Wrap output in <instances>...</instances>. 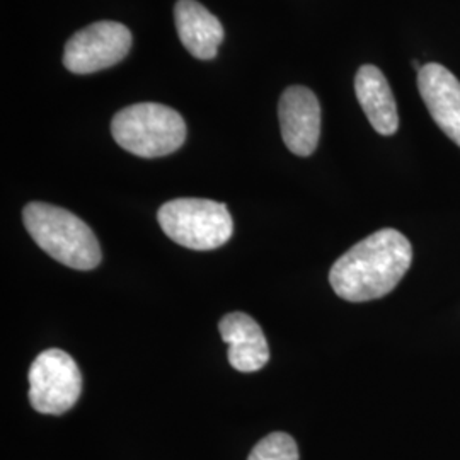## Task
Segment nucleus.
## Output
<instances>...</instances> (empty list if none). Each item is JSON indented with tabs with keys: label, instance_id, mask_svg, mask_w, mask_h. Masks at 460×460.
Listing matches in <instances>:
<instances>
[{
	"label": "nucleus",
	"instance_id": "3",
	"mask_svg": "<svg viewBox=\"0 0 460 460\" xmlns=\"http://www.w3.org/2000/svg\"><path fill=\"white\" fill-rule=\"evenodd\" d=\"M116 144L138 157H164L186 140L182 116L164 104L138 102L116 113L111 123Z\"/></svg>",
	"mask_w": 460,
	"mask_h": 460
},
{
	"label": "nucleus",
	"instance_id": "8",
	"mask_svg": "<svg viewBox=\"0 0 460 460\" xmlns=\"http://www.w3.org/2000/svg\"><path fill=\"white\" fill-rule=\"evenodd\" d=\"M418 89L435 123L460 147L459 79L440 64H427L418 72Z\"/></svg>",
	"mask_w": 460,
	"mask_h": 460
},
{
	"label": "nucleus",
	"instance_id": "11",
	"mask_svg": "<svg viewBox=\"0 0 460 460\" xmlns=\"http://www.w3.org/2000/svg\"><path fill=\"white\" fill-rule=\"evenodd\" d=\"M355 93L370 125L380 135H394L399 128V115L394 94L382 70L363 66L355 77Z\"/></svg>",
	"mask_w": 460,
	"mask_h": 460
},
{
	"label": "nucleus",
	"instance_id": "12",
	"mask_svg": "<svg viewBox=\"0 0 460 460\" xmlns=\"http://www.w3.org/2000/svg\"><path fill=\"white\" fill-rule=\"evenodd\" d=\"M247 460H298V448L290 435L279 431L264 437Z\"/></svg>",
	"mask_w": 460,
	"mask_h": 460
},
{
	"label": "nucleus",
	"instance_id": "1",
	"mask_svg": "<svg viewBox=\"0 0 460 460\" xmlns=\"http://www.w3.org/2000/svg\"><path fill=\"white\" fill-rule=\"evenodd\" d=\"M411 261V243L401 232L378 230L332 264L329 283L348 302L376 300L394 290Z\"/></svg>",
	"mask_w": 460,
	"mask_h": 460
},
{
	"label": "nucleus",
	"instance_id": "2",
	"mask_svg": "<svg viewBox=\"0 0 460 460\" xmlns=\"http://www.w3.org/2000/svg\"><path fill=\"white\" fill-rule=\"evenodd\" d=\"M24 227L34 243L58 263L74 270H94L101 247L91 227L66 208L34 201L22 210Z\"/></svg>",
	"mask_w": 460,
	"mask_h": 460
},
{
	"label": "nucleus",
	"instance_id": "6",
	"mask_svg": "<svg viewBox=\"0 0 460 460\" xmlns=\"http://www.w3.org/2000/svg\"><path fill=\"white\" fill-rule=\"evenodd\" d=\"M130 49L132 33L125 24L99 21L66 41L64 66L74 74H94L119 64Z\"/></svg>",
	"mask_w": 460,
	"mask_h": 460
},
{
	"label": "nucleus",
	"instance_id": "4",
	"mask_svg": "<svg viewBox=\"0 0 460 460\" xmlns=\"http://www.w3.org/2000/svg\"><path fill=\"white\" fill-rule=\"evenodd\" d=\"M157 220L171 241L195 251L224 246L234 230L227 207L203 198H178L167 201L161 207Z\"/></svg>",
	"mask_w": 460,
	"mask_h": 460
},
{
	"label": "nucleus",
	"instance_id": "10",
	"mask_svg": "<svg viewBox=\"0 0 460 460\" xmlns=\"http://www.w3.org/2000/svg\"><path fill=\"white\" fill-rule=\"evenodd\" d=\"M176 30L182 47L199 60L217 57L224 41L220 21L197 0H180L174 7Z\"/></svg>",
	"mask_w": 460,
	"mask_h": 460
},
{
	"label": "nucleus",
	"instance_id": "9",
	"mask_svg": "<svg viewBox=\"0 0 460 460\" xmlns=\"http://www.w3.org/2000/svg\"><path fill=\"white\" fill-rule=\"evenodd\" d=\"M218 331L229 345V363L235 370L251 374L261 370L270 362V348L263 329L251 315L227 314L222 317Z\"/></svg>",
	"mask_w": 460,
	"mask_h": 460
},
{
	"label": "nucleus",
	"instance_id": "7",
	"mask_svg": "<svg viewBox=\"0 0 460 460\" xmlns=\"http://www.w3.org/2000/svg\"><path fill=\"white\" fill-rule=\"evenodd\" d=\"M279 127L283 142L300 157L314 154L321 137V104L311 89L288 87L279 99Z\"/></svg>",
	"mask_w": 460,
	"mask_h": 460
},
{
	"label": "nucleus",
	"instance_id": "13",
	"mask_svg": "<svg viewBox=\"0 0 460 460\" xmlns=\"http://www.w3.org/2000/svg\"><path fill=\"white\" fill-rule=\"evenodd\" d=\"M412 66H414V70H416V72H420V70L423 68L421 62H418V60H412Z\"/></svg>",
	"mask_w": 460,
	"mask_h": 460
},
{
	"label": "nucleus",
	"instance_id": "5",
	"mask_svg": "<svg viewBox=\"0 0 460 460\" xmlns=\"http://www.w3.org/2000/svg\"><path fill=\"white\" fill-rule=\"evenodd\" d=\"M28 377L30 402L41 414H64L75 406L83 393V376L77 363L57 348L34 358Z\"/></svg>",
	"mask_w": 460,
	"mask_h": 460
}]
</instances>
